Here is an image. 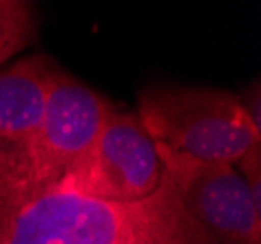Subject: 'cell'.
I'll use <instances>...</instances> for the list:
<instances>
[{"label": "cell", "mask_w": 261, "mask_h": 244, "mask_svg": "<svg viewBox=\"0 0 261 244\" xmlns=\"http://www.w3.org/2000/svg\"><path fill=\"white\" fill-rule=\"evenodd\" d=\"M166 168L137 113L113 110L101 131L55 184L59 189L113 203H135L160 188Z\"/></svg>", "instance_id": "277c9868"}, {"label": "cell", "mask_w": 261, "mask_h": 244, "mask_svg": "<svg viewBox=\"0 0 261 244\" xmlns=\"http://www.w3.org/2000/svg\"><path fill=\"white\" fill-rule=\"evenodd\" d=\"M35 20L30 2L0 0V67L33 41Z\"/></svg>", "instance_id": "52a82bcc"}, {"label": "cell", "mask_w": 261, "mask_h": 244, "mask_svg": "<svg viewBox=\"0 0 261 244\" xmlns=\"http://www.w3.org/2000/svg\"><path fill=\"white\" fill-rule=\"evenodd\" d=\"M139 121L152 141L199 160L234 164L261 143L242 98L228 90L158 86L139 96Z\"/></svg>", "instance_id": "3957f363"}, {"label": "cell", "mask_w": 261, "mask_h": 244, "mask_svg": "<svg viewBox=\"0 0 261 244\" xmlns=\"http://www.w3.org/2000/svg\"><path fill=\"white\" fill-rule=\"evenodd\" d=\"M234 164H238L236 170L242 174L255 205L261 209V143L250 147Z\"/></svg>", "instance_id": "ba28073f"}, {"label": "cell", "mask_w": 261, "mask_h": 244, "mask_svg": "<svg viewBox=\"0 0 261 244\" xmlns=\"http://www.w3.org/2000/svg\"><path fill=\"white\" fill-rule=\"evenodd\" d=\"M166 170L160 188L135 203L84 198L57 186L0 198V244H213Z\"/></svg>", "instance_id": "6da1fadb"}, {"label": "cell", "mask_w": 261, "mask_h": 244, "mask_svg": "<svg viewBox=\"0 0 261 244\" xmlns=\"http://www.w3.org/2000/svg\"><path fill=\"white\" fill-rule=\"evenodd\" d=\"M113 110L103 96L59 68L37 129L0 153V198L55 186L94 143Z\"/></svg>", "instance_id": "7a4b0ae2"}, {"label": "cell", "mask_w": 261, "mask_h": 244, "mask_svg": "<svg viewBox=\"0 0 261 244\" xmlns=\"http://www.w3.org/2000/svg\"><path fill=\"white\" fill-rule=\"evenodd\" d=\"M57 70L43 57H25L0 70V153L37 129Z\"/></svg>", "instance_id": "8992f818"}, {"label": "cell", "mask_w": 261, "mask_h": 244, "mask_svg": "<svg viewBox=\"0 0 261 244\" xmlns=\"http://www.w3.org/2000/svg\"><path fill=\"white\" fill-rule=\"evenodd\" d=\"M156 149L187 211L215 240L261 244V209L234 164L199 160L160 143Z\"/></svg>", "instance_id": "5b68a950"}]
</instances>
